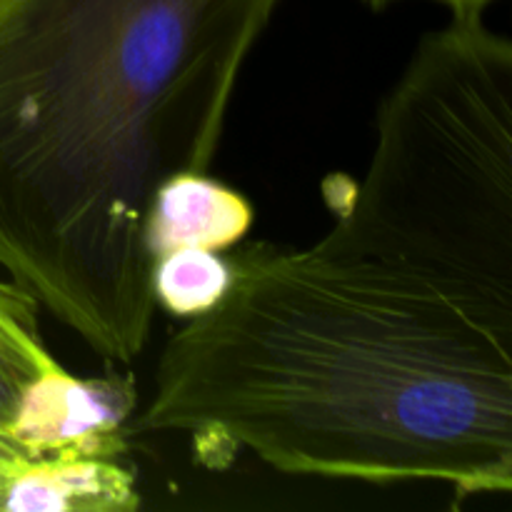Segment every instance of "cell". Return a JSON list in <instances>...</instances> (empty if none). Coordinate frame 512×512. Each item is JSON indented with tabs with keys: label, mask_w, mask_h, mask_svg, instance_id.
Returning a JSON list of instances; mask_svg holds the SVG:
<instances>
[{
	"label": "cell",
	"mask_w": 512,
	"mask_h": 512,
	"mask_svg": "<svg viewBox=\"0 0 512 512\" xmlns=\"http://www.w3.org/2000/svg\"><path fill=\"white\" fill-rule=\"evenodd\" d=\"M228 260L130 433L223 440L285 475L510 493L512 40L483 13L420 40L315 243Z\"/></svg>",
	"instance_id": "6da1fadb"
},
{
	"label": "cell",
	"mask_w": 512,
	"mask_h": 512,
	"mask_svg": "<svg viewBox=\"0 0 512 512\" xmlns=\"http://www.w3.org/2000/svg\"><path fill=\"white\" fill-rule=\"evenodd\" d=\"M280 0H0V268L133 363L155 318L148 215L208 173Z\"/></svg>",
	"instance_id": "7a4b0ae2"
},
{
	"label": "cell",
	"mask_w": 512,
	"mask_h": 512,
	"mask_svg": "<svg viewBox=\"0 0 512 512\" xmlns=\"http://www.w3.org/2000/svg\"><path fill=\"white\" fill-rule=\"evenodd\" d=\"M135 405L133 375L78 378L58 365L25 390L10 435L38 458L128 455Z\"/></svg>",
	"instance_id": "3957f363"
},
{
	"label": "cell",
	"mask_w": 512,
	"mask_h": 512,
	"mask_svg": "<svg viewBox=\"0 0 512 512\" xmlns=\"http://www.w3.org/2000/svg\"><path fill=\"white\" fill-rule=\"evenodd\" d=\"M138 508V473L128 455H53L30 460L0 495V512H130Z\"/></svg>",
	"instance_id": "277c9868"
},
{
	"label": "cell",
	"mask_w": 512,
	"mask_h": 512,
	"mask_svg": "<svg viewBox=\"0 0 512 512\" xmlns=\"http://www.w3.org/2000/svg\"><path fill=\"white\" fill-rule=\"evenodd\" d=\"M253 205L205 173H178L155 193L148 215L150 258L178 248H235L253 228Z\"/></svg>",
	"instance_id": "5b68a950"
},
{
	"label": "cell",
	"mask_w": 512,
	"mask_h": 512,
	"mask_svg": "<svg viewBox=\"0 0 512 512\" xmlns=\"http://www.w3.org/2000/svg\"><path fill=\"white\" fill-rule=\"evenodd\" d=\"M38 300L13 278H0V433L10 435L25 390L58 368L38 323Z\"/></svg>",
	"instance_id": "8992f818"
},
{
	"label": "cell",
	"mask_w": 512,
	"mask_h": 512,
	"mask_svg": "<svg viewBox=\"0 0 512 512\" xmlns=\"http://www.w3.org/2000/svg\"><path fill=\"white\" fill-rule=\"evenodd\" d=\"M230 280V260L218 255V250L178 248L155 258L150 288L155 308L175 318L193 320L223 300Z\"/></svg>",
	"instance_id": "52a82bcc"
},
{
	"label": "cell",
	"mask_w": 512,
	"mask_h": 512,
	"mask_svg": "<svg viewBox=\"0 0 512 512\" xmlns=\"http://www.w3.org/2000/svg\"><path fill=\"white\" fill-rule=\"evenodd\" d=\"M30 460H38V455L30 448H25L20 440H15L13 435L0 433V495H3L8 480L18 473L23 465H28Z\"/></svg>",
	"instance_id": "ba28073f"
},
{
	"label": "cell",
	"mask_w": 512,
	"mask_h": 512,
	"mask_svg": "<svg viewBox=\"0 0 512 512\" xmlns=\"http://www.w3.org/2000/svg\"><path fill=\"white\" fill-rule=\"evenodd\" d=\"M370 5H385L393 3V0H368ZM435 3L445 5V8L453 10V15H468V13H485L493 3L498 0H435Z\"/></svg>",
	"instance_id": "9c48e42d"
}]
</instances>
